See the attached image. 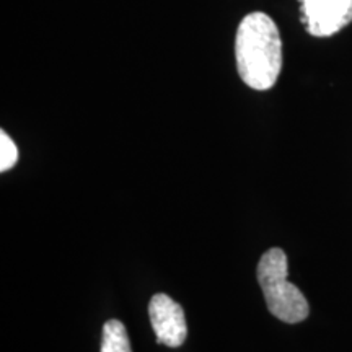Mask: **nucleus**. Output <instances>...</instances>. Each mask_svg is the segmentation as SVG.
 Instances as JSON below:
<instances>
[{
	"mask_svg": "<svg viewBox=\"0 0 352 352\" xmlns=\"http://www.w3.org/2000/svg\"><path fill=\"white\" fill-rule=\"evenodd\" d=\"M239 76L253 90L276 85L283 70V39L276 21L264 12H252L240 21L235 36Z\"/></svg>",
	"mask_w": 352,
	"mask_h": 352,
	"instance_id": "f257e3e1",
	"label": "nucleus"
},
{
	"mask_svg": "<svg viewBox=\"0 0 352 352\" xmlns=\"http://www.w3.org/2000/svg\"><path fill=\"white\" fill-rule=\"evenodd\" d=\"M287 256L280 248H271L258 263V283L270 311L284 323H300L310 314V307L297 285L289 283Z\"/></svg>",
	"mask_w": 352,
	"mask_h": 352,
	"instance_id": "f03ea898",
	"label": "nucleus"
},
{
	"mask_svg": "<svg viewBox=\"0 0 352 352\" xmlns=\"http://www.w3.org/2000/svg\"><path fill=\"white\" fill-rule=\"evenodd\" d=\"M308 34L328 38L352 23V0H298Z\"/></svg>",
	"mask_w": 352,
	"mask_h": 352,
	"instance_id": "7ed1b4c3",
	"label": "nucleus"
},
{
	"mask_svg": "<svg viewBox=\"0 0 352 352\" xmlns=\"http://www.w3.org/2000/svg\"><path fill=\"white\" fill-rule=\"evenodd\" d=\"M148 316L157 342L168 347H179L188 336V324L179 303L166 294H155L148 303Z\"/></svg>",
	"mask_w": 352,
	"mask_h": 352,
	"instance_id": "20e7f679",
	"label": "nucleus"
},
{
	"mask_svg": "<svg viewBox=\"0 0 352 352\" xmlns=\"http://www.w3.org/2000/svg\"><path fill=\"white\" fill-rule=\"evenodd\" d=\"M101 352H132L126 327L120 320H108L104 323Z\"/></svg>",
	"mask_w": 352,
	"mask_h": 352,
	"instance_id": "39448f33",
	"label": "nucleus"
},
{
	"mask_svg": "<svg viewBox=\"0 0 352 352\" xmlns=\"http://www.w3.org/2000/svg\"><path fill=\"white\" fill-rule=\"evenodd\" d=\"M19 162V148L6 131H0V171L6 173Z\"/></svg>",
	"mask_w": 352,
	"mask_h": 352,
	"instance_id": "423d86ee",
	"label": "nucleus"
}]
</instances>
